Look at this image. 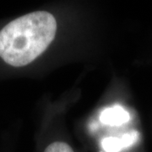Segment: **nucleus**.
I'll use <instances>...</instances> for the list:
<instances>
[{
	"instance_id": "nucleus-1",
	"label": "nucleus",
	"mask_w": 152,
	"mask_h": 152,
	"mask_svg": "<svg viewBox=\"0 0 152 152\" xmlns=\"http://www.w3.org/2000/svg\"><path fill=\"white\" fill-rule=\"evenodd\" d=\"M56 32L57 21L49 12L19 17L0 31V58L13 67L27 65L47 50Z\"/></svg>"
},
{
	"instance_id": "nucleus-2",
	"label": "nucleus",
	"mask_w": 152,
	"mask_h": 152,
	"mask_svg": "<svg viewBox=\"0 0 152 152\" xmlns=\"http://www.w3.org/2000/svg\"><path fill=\"white\" fill-rule=\"evenodd\" d=\"M139 139V133L137 131H131L130 133L124 134L121 138L110 137L102 141V146L107 152H116L123 148L130 146Z\"/></svg>"
},
{
	"instance_id": "nucleus-3",
	"label": "nucleus",
	"mask_w": 152,
	"mask_h": 152,
	"mask_svg": "<svg viewBox=\"0 0 152 152\" xmlns=\"http://www.w3.org/2000/svg\"><path fill=\"white\" fill-rule=\"evenodd\" d=\"M102 123L108 125H121L129 120V113L120 106H115L104 110L101 113Z\"/></svg>"
},
{
	"instance_id": "nucleus-4",
	"label": "nucleus",
	"mask_w": 152,
	"mask_h": 152,
	"mask_svg": "<svg viewBox=\"0 0 152 152\" xmlns=\"http://www.w3.org/2000/svg\"><path fill=\"white\" fill-rule=\"evenodd\" d=\"M44 152H75L72 147L65 142L56 141L50 144Z\"/></svg>"
}]
</instances>
